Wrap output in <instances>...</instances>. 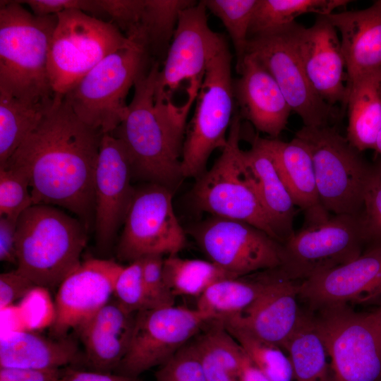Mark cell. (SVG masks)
<instances>
[{"label":"cell","instance_id":"6da1fadb","mask_svg":"<svg viewBox=\"0 0 381 381\" xmlns=\"http://www.w3.org/2000/svg\"><path fill=\"white\" fill-rule=\"evenodd\" d=\"M104 133L55 96L52 108L1 167L28 181L33 205L62 207L87 229L95 222V171Z\"/></svg>","mask_w":381,"mask_h":381},{"label":"cell","instance_id":"7a4b0ae2","mask_svg":"<svg viewBox=\"0 0 381 381\" xmlns=\"http://www.w3.org/2000/svg\"><path fill=\"white\" fill-rule=\"evenodd\" d=\"M159 64L153 62L134 85L125 119L110 134L123 145L133 177L173 190L182 179L185 131L179 128L155 102Z\"/></svg>","mask_w":381,"mask_h":381},{"label":"cell","instance_id":"3957f363","mask_svg":"<svg viewBox=\"0 0 381 381\" xmlns=\"http://www.w3.org/2000/svg\"><path fill=\"white\" fill-rule=\"evenodd\" d=\"M57 16H37L18 1H0V94L51 105L48 54Z\"/></svg>","mask_w":381,"mask_h":381},{"label":"cell","instance_id":"277c9868","mask_svg":"<svg viewBox=\"0 0 381 381\" xmlns=\"http://www.w3.org/2000/svg\"><path fill=\"white\" fill-rule=\"evenodd\" d=\"M203 1L181 11L155 87V102L181 129L197 99L209 63L227 43L208 25Z\"/></svg>","mask_w":381,"mask_h":381},{"label":"cell","instance_id":"5b68a950","mask_svg":"<svg viewBox=\"0 0 381 381\" xmlns=\"http://www.w3.org/2000/svg\"><path fill=\"white\" fill-rule=\"evenodd\" d=\"M87 230L53 205H32L17 220V270L37 287L59 286L80 265Z\"/></svg>","mask_w":381,"mask_h":381},{"label":"cell","instance_id":"8992f818","mask_svg":"<svg viewBox=\"0 0 381 381\" xmlns=\"http://www.w3.org/2000/svg\"><path fill=\"white\" fill-rule=\"evenodd\" d=\"M294 137L311 155L322 205L334 214L360 216L377 169L373 168L334 126H303Z\"/></svg>","mask_w":381,"mask_h":381},{"label":"cell","instance_id":"52a82bcc","mask_svg":"<svg viewBox=\"0 0 381 381\" xmlns=\"http://www.w3.org/2000/svg\"><path fill=\"white\" fill-rule=\"evenodd\" d=\"M304 214L302 227L282 243V263L277 270L284 279L301 282L363 252L360 216L331 215L324 207Z\"/></svg>","mask_w":381,"mask_h":381},{"label":"cell","instance_id":"ba28073f","mask_svg":"<svg viewBox=\"0 0 381 381\" xmlns=\"http://www.w3.org/2000/svg\"><path fill=\"white\" fill-rule=\"evenodd\" d=\"M152 63L145 49L132 40L104 58L64 99L85 124L111 133L126 116L130 89Z\"/></svg>","mask_w":381,"mask_h":381},{"label":"cell","instance_id":"9c48e42d","mask_svg":"<svg viewBox=\"0 0 381 381\" xmlns=\"http://www.w3.org/2000/svg\"><path fill=\"white\" fill-rule=\"evenodd\" d=\"M226 145L213 166L197 178L195 205L212 216L250 224L280 242L256 193L239 146L242 118L235 109ZM281 243V242H280Z\"/></svg>","mask_w":381,"mask_h":381},{"label":"cell","instance_id":"30bf717a","mask_svg":"<svg viewBox=\"0 0 381 381\" xmlns=\"http://www.w3.org/2000/svg\"><path fill=\"white\" fill-rule=\"evenodd\" d=\"M56 16L47 71L55 96L64 97L104 58L132 40L111 22L80 10L68 9Z\"/></svg>","mask_w":381,"mask_h":381},{"label":"cell","instance_id":"8fae6325","mask_svg":"<svg viewBox=\"0 0 381 381\" xmlns=\"http://www.w3.org/2000/svg\"><path fill=\"white\" fill-rule=\"evenodd\" d=\"M312 315L327 353L332 381L381 380V324L349 305L322 307Z\"/></svg>","mask_w":381,"mask_h":381},{"label":"cell","instance_id":"7c38bea8","mask_svg":"<svg viewBox=\"0 0 381 381\" xmlns=\"http://www.w3.org/2000/svg\"><path fill=\"white\" fill-rule=\"evenodd\" d=\"M232 56L226 43L209 63L183 143L182 173L198 178L212 152L226 143L234 110Z\"/></svg>","mask_w":381,"mask_h":381},{"label":"cell","instance_id":"4fadbf2b","mask_svg":"<svg viewBox=\"0 0 381 381\" xmlns=\"http://www.w3.org/2000/svg\"><path fill=\"white\" fill-rule=\"evenodd\" d=\"M213 320L198 308L174 306L136 313L128 348L114 373L138 377L163 365Z\"/></svg>","mask_w":381,"mask_h":381},{"label":"cell","instance_id":"5bb4252c","mask_svg":"<svg viewBox=\"0 0 381 381\" xmlns=\"http://www.w3.org/2000/svg\"><path fill=\"white\" fill-rule=\"evenodd\" d=\"M189 233L211 262L234 277L282 265V243L246 222L212 216Z\"/></svg>","mask_w":381,"mask_h":381},{"label":"cell","instance_id":"9a60e30c","mask_svg":"<svg viewBox=\"0 0 381 381\" xmlns=\"http://www.w3.org/2000/svg\"><path fill=\"white\" fill-rule=\"evenodd\" d=\"M117 247L121 260L177 255L186 236L174 210L172 190L156 183L135 190Z\"/></svg>","mask_w":381,"mask_h":381},{"label":"cell","instance_id":"2e32d148","mask_svg":"<svg viewBox=\"0 0 381 381\" xmlns=\"http://www.w3.org/2000/svg\"><path fill=\"white\" fill-rule=\"evenodd\" d=\"M289 26L249 38L246 54L270 73L305 126H332L339 117V111L320 99L311 87L292 43Z\"/></svg>","mask_w":381,"mask_h":381},{"label":"cell","instance_id":"e0dca14e","mask_svg":"<svg viewBox=\"0 0 381 381\" xmlns=\"http://www.w3.org/2000/svg\"><path fill=\"white\" fill-rule=\"evenodd\" d=\"M291 38L306 76L325 103L346 107V62L336 28L325 16H318L310 28L294 22Z\"/></svg>","mask_w":381,"mask_h":381},{"label":"cell","instance_id":"ac0fdd59","mask_svg":"<svg viewBox=\"0 0 381 381\" xmlns=\"http://www.w3.org/2000/svg\"><path fill=\"white\" fill-rule=\"evenodd\" d=\"M124 267L114 260L90 258L68 274L59 286L49 332L53 338L68 337L78 329L114 295Z\"/></svg>","mask_w":381,"mask_h":381},{"label":"cell","instance_id":"d6986e66","mask_svg":"<svg viewBox=\"0 0 381 381\" xmlns=\"http://www.w3.org/2000/svg\"><path fill=\"white\" fill-rule=\"evenodd\" d=\"M129 159L121 143L103 135L95 171V226L100 248H107L124 223L135 190Z\"/></svg>","mask_w":381,"mask_h":381},{"label":"cell","instance_id":"ffe728a7","mask_svg":"<svg viewBox=\"0 0 381 381\" xmlns=\"http://www.w3.org/2000/svg\"><path fill=\"white\" fill-rule=\"evenodd\" d=\"M298 297L314 310L381 299V246L369 247L353 260L299 283Z\"/></svg>","mask_w":381,"mask_h":381},{"label":"cell","instance_id":"44dd1931","mask_svg":"<svg viewBox=\"0 0 381 381\" xmlns=\"http://www.w3.org/2000/svg\"><path fill=\"white\" fill-rule=\"evenodd\" d=\"M234 80V92L241 117L272 138L286 128L292 111L278 84L264 66L246 54Z\"/></svg>","mask_w":381,"mask_h":381},{"label":"cell","instance_id":"7402d4cb","mask_svg":"<svg viewBox=\"0 0 381 381\" xmlns=\"http://www.w3.org/2000/svg\"><path fill=\"white\" fill-rule=\"evenodd\" d=\"M299 283L280 278L243 313L217 320L242 328L283 349L303 312L297 302Z\"/></svg>","mask_w":381,"mask_h":381},{"label":"cell","instance_id":"603a6c76","mask_svg":"<svg viewBox=\"0 0 381 381\" xmlns=\"http://www.w3.org/2000/svg\"><path fill=\"white\" fill-rule=\"evenodd\" d=\"M135 313L111 299L78 329L89 370L114 372L128 348Z\"/></svg>","mask_w":381,"mask_h":381},{"label":"cell","instance_id":"cb8c5ba5","mask_svg":"<svg viewBox=\"0 0 381 381\" xmlns=\"http://www.w3.org/2000/svg\"><path fill=\"white\" fill-rule=\"evenodd\" d=\"M325 16L340 37L346 83L360 75L381 71V0L363 9Z\"/></svg>","mask_w":381,"mask_h":381},{"label":"cell","instance_id":"d4e9b609","mask_svg":"<svg viewBox=\"0 0 381 381\" xmlns=\"http://www.w3.org/2000/svg\"><path fill=\"white\" fill-rule=\"evenodd\" d=\"M250 141L271 158L296 206L304 212L322 206L320 203L311 155L306 145L294 137L289 142L264 138L258 135Z\"/></svg>","mask_w":381,"mask_h":381},{"label":"cell","instance_id":"484cf974","mask_svg":"<svg viewBox=\"0 0 381 381\" xmlns=\"http://www.w3.org/2000/svg\"><path fill=\"white\" fill-rule=\"evenodd\" d=\"M243 157L248 168L261 205L280 242L284 243L294 234L296 205L281 179L269 155L251 142Z\"/></svg>","mask_w":381,"mask_h":381},{"label":"cell","instance_id":"4316f807","mask_svg":"<svg viewBox=\"0 0 381 381\" xmlns=\"http://www.w3.org/2000/svg\"><path fill=\"white\" fill-rule=\"evenodd\" d=\"M76 342L66 337L49 339L28 331H14L0 342V367L60 368L78 361Z\"/></svg>","mask_w":381,"mask_h":381},{"label":"cell","instance_id":"83f0119b","mask_svg":"<svg viewBox=\"0 0 381 381\" xmlns=\"http://www.w3.org/2000/svg\"><path fill=\"white\" fill-rule=\"evenodd\" d=\"M346 139L359 152L375 150L381 131V71L346 83Z\"/></svg>","mask_w":381,"mask_h":381},{"label":"cell","instance_id":"f1b7e54d","mask_svg":"<svg viewBox=\"0 0 381 381\" xmlns=\"http://www.w3.org/2000/svg\"><path fill=\"white\" fill-rule=\"evenodd\" d=\"M280 278L277 270L273 269L220 280L198 297L196 308L214 320L238 315L254 304Z\"/></svg>","mask_w":381,"mask_h":381},{"label":"cell","instance_id":"f546056e","mask_svg":"<svg viewBox=\"0 0 381 381\" xmlns=\"http://www.w3.org/2000/svg\"><path fill=\"white\" fill-rule=\"evenodd\" d=\"M192 0H144L143 8L133 36L153 62L164 61L172 40L179 14L196 4Z\"/></svg>","mask_w":381,"mask_h":381},{"label":"cell","instance_id":"4dcf8cb0","mask_svg":"<svg viewBox=\"0 0 381 381\" xmlns=\"http://www.w3.org/2000/svg\"><path fill=\"white\" fill-rule=\"evenodd\" d=\"M205 329V328H204ZM191 341L207 381H241L243 350L220 322L215 320Z\"/></svg>","mask_w":381,"mask_h":381},{"label":"cell","instance_id":"1f68e13d","mask_svg":"<svg viewBox=\"0 0 381 381\" xmlns=\"http://www.w3.org/2000/svg\"><path fill=\"white\" fill-rule=\"evenodd\" d=\"M283 349L291 360L294 381H332L329 357L312 314L303 312L296 329Z\"/></svg>","mask_w":381,"mask_h":381},{"label":"cell","instance_id":"d6a6232c","mask_svg":"<svg viewBox=\"0 0 381 381\" xmlns=\"http://www.w3.org/2000/svg\"><path fill=\"white\" fill-rule=\"evenodd\" d=\"M348 0H258L248 32L249 38L282 29L295 22L299 16L315 13L326 16Z\"/></svg>","mask_w":381,"mask_h":381},{"label":"cell","instance_id":"836d02e7","mask_svg":"<svg viewBox=\"0 0 381 381\" xmlns=\"http://www.w3.org/2000/svg\"><path fill=\"white\" fill-rule=\"evenodd\" d=\"M53 104H31L0 94V167L6 164Z\"/></svg>","mask_w":381,"mask_h":381},{"label":"cell","instance_id":"e575fe53","mask_svg":"<svg viewBox=\"0 0 381 381\" xmlns=\"http://www.w3.org/2000/svg\"><path fill=\"white\" fill-rule=\"evenodd\" d=\"M165 283L172 294L200 297L211 285L233 275L211 261L168 255L164 260Z\"/></svg>","mask_w":381,"mask_h":381},{"label":"cell","instance_id":"d590c367","mask_svg":"<svg viewBox=\"0 0 381 381\" xmlns=\"http://www.w3.org/2000/svg\"><path fill=\"white\" fill-rule=\"evenodd\" d=\"M222 325L240 344L253 364L272 381H294L291 360L281 347L265 341L242 328Z\"/></svg>","mask_w":381,"mask_h":381},{"label":"cell","instance_id":"8d00e7d4","mask_svg":"<svg viewBox=\"0 0 381 381\" xmlns=\"http://www.w3.org/2000/svg\"><path fill=\"white\" fill-rule=\"evenodd\" d=\"M207 9L219 18L232 41L236 71L246 55L248 32L258 0H202Z\"/></svg>","mask_w":381,"mask_h":381},{"label":"cell","instance_id":"74e56055","mask_svg":"<svg viewBox=\"0 0 381 381\" xmlns=\"http://www.w3.org/2000/svg\"><path fill=\"white\" fill-rule=\"evenodd\" d=\"M114 296L131 313L155 308L143 279L141 258L123 267L116 279Z\"/></svg>","mask_w":381,"mask_h":381},{"label":"cell","instance_id":"f35d334b","mask_svg":"<svg viewBox=\"0 0 381 381\" xmlns=\"http://www.w3.org/2000/svg\"><path fill=\"white\" fill-rule=\"evenodd\" d=\"M33 205L28 181L21 174L0 167V217L18 220Z\"/></svg>","mask_w":381,"mask_h":381},{"label":"cell","instance_id":"ab89813d","mask_svg":"<svg viewBox=\"0 0 381 381\" xmlns=\"http://www.w3.org/2000/svg\"><path fill=\"white\" fill-rule=\"evenodd\" d=\"M155 376L156 381H207L191 341L160 365Z\"/></svg>","mask_w":381,"mask_h":381},{"label":"cell","instance_id":"60d3db41","mask_svg":"<svg viewBox=\"0 0 381 381\" xmlns=\"http://www.w3.org/2000/svg\"><path fill=\"white\" fill-rule=\"evenodd\" d=\"M365 243L381 246V175L377 172L364 198L360 214Z\"/></svg>","mask_w":381,"mask_h":381},{"label":"cell","instance_id":"b9f144b4","mask_svg":"<svg viewBox=\"0 0 381 381\" xmlns=\"http://www.w3.org/2000/svg\"><path fill=\"white\" fill-rule=\"evenodd\" d=\"M141 260L143 279L155 308L174 306L175 296L164 279L163 255H149Z\"/></svg>","mask_w":381,"mask_h":381},{"label":"cell","instance_id":"7bdbcfd3","mask_svg":"<svg viewBox=\"0 0 381 381\" xmlns=\"http://www.w3.org/2000/svg\"><path fill=\"white\" fill-rule=\"evenodd\" d=\"M28 5L37 16L56 15L68 9H77L101 19L105 16L97 0H26L18 1Z\"/></svg>","mask_w":381,"mask_h":381},{"label":"cell","instance_id":"ee69618b","mask_svg":"<svg viewBox=\"0 0 381 381\" xmlns=\"http://www.w3.org/2000/svg\"><path fill=\"white\" fill-rule=\"evenodd\" d=\"M37 288L16 270L0 274V308L3 310Z\"/></svg>","mask_w":381,"mask_h":381},{"label":"cell","instance_id":"f6af8a7d","mask_svg":"<svg viewBox=\"0 0 381 381\" xmlns=\"http://www.w3.org/2000/svg\"><path fill=\"white\" fill-rule=\"evenodd\" d=\"M60 368L0 367V381H59Z\"/></svg>","mask_w":381,"mask_h":381},{"label":"cell","instance_id":"bcb514c9","mask_svg":"<svg viewBox=\"0 0 381 381\" xmlns=\"http://www.w3.org/2000/svg\"><path fill=\"white\" fill-rule=\"evenodd\" d=\"M17 220L0 217V260L17 265Z\"/></svg>","mask_w":381,"mask_h":381},{"label":"cell","instance_id":"7dc6e473","mask_svg":"<svg viewBox=\"0 0 381 381\" xmlns=\"http://www.w3.org/2000/svg\"><path fill=\"white\" fill-rule=\"evenodd\" d=\"M59 381H144L138 377H132L111 373L92 370H82L72 367L61 369Z\"/></svg>","mask_w":381,"mask_h":381},{"label":"cell","instance_id":"c3c4849f","mask_svg":"<svg viewBox=\"0 0 381 381\" xmlns=\"http://www.w3.org/2000/svg\"><path fill=\"white\" fill-rule=\"evenodd\" d=\"M240 375L241 381H272L253 364L244 351Z\"/></svg>","mask_w":381,"mask_h":381},{"label":"cell","instance_id":"681fc988","mask_svg":"<svg viewBox=\"0 0 381 381\" xmlns=\"http://www.w3.org/2000/svg\"><path fill=\"white\" fill-rule=\"evenodd\" d=\"M375 150L380 155V163L379 167L377 168V171L381 175V131L377 137Z\"/></svg>","mask_w":381,"mask_h":381},{"label":"cell","instance_id":"f907efd6","mask_svg":"<svg viewBox=\"0 0 381 381\" xmlns=\"http://www.w3.org/2000/svg\"><path fill=\"white\" fill-rule=\"evenodd\" d=\"M373 313L381 324V303Z\"/></svg>","mask_w":381,"mask_h":381},{"label":"cell","instance_id":"816d5d0a","mask_svg":"<svg viewBox=\"0 0 381 381\" xmlns=\"http://www.w3.org/2000/svg\"><path fill=\"white\" fill-rule=\"evenodd\" d=\"M381 381V380H380Z\"/></svg>","mask_w":381,"mask_h":381}]
</instances>
